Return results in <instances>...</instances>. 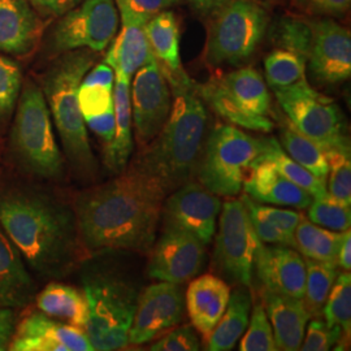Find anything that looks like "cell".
Returning a JSON list of instances; mask_svg holds the SVG:
<instances>
[{
    "label": "cell",
    "instance_id": "836d02e7",
    "mask_svg": "<svg viewBox=\"0 0 351 351\" xmlns=\"http://www.w3.org/2000/svg\"><path fill=\"white\" fill-rule=\"evenodd\" d=\"M313 21L300 16H284L272 29V40L278 49L301 55L307 60L313 46Z\"/></svg>",
    "mask_w": 351,
    "mask_h": 351
},
{
    "label": "cell",
    "instance_id": "6da1fadb",
    "mask_svg": "<svg viewBox=\"0 0 351 351\" xmlns=\"http://www.w3.org/2000/svg\"><path fill=\"white\" fill-rule=\"evenodd\" d=\"M167 193L160 181L132 164L101 185L78 195L80 239L86 252L151 250Z\"/></svg>",
    "mask_w": 351,
    "mask_h": 351
},
{
    "label": "cell",
    "instance_id": "4fadbf2b",
    "mask_svg": "<svg viewBox=\"0 0 351 351\" xmlns=\"http://www.w3.org/2000/svg\"><path fill=\"white\" fill-rule=\"evenodd\" d=\"M130 103L136 139L143 149L160 133L172 107L171 86L156 59L136 72Z\"/></svg>",
    "mask_w": 351,
    "mask_h": 351
},
{
    "label": "cell",
    "instance_id": "f5cc1de1",
    "mask_svg": "<svg viewBox=\"0 0 351 351\" xmlns=\"http://www.w3.org/2000/svg\"><path fill=\"white\" fill-rule=\"evenodd\" d=\"M337 264L343 271H350L351 268V233L350 229L345 230L343 239L339 246Z\"/></svg>",
    "mask_w": 351,
    "mask_h": 351
},
{
    "label": "cell",
    "instance_id": "74e56055",
    "mask_svg": "<svg viewBox=\"0 0 351 351\" xmlns=\"http://www.w3.org/2000/svg\"><path fill=\"white\" fill-rule=\"evenodd\" d=\"M23 88L21 69L12 59L0 55V126L7 125Z\"/></svg>",
    "mask_w": 351,
    "mask_h": 351
},
{
    "label": "cell",
    "instance_id": "7c38bea8",
    "mask_svg": "<svg viewBox=\"0 0 351 351\" xmlns=\"http://www.w3.org/2000/svg\"><path fill=\"white\" fill-rule=\"evenodd\" d=\"M119 11L114 0H82L64 13L53 27L51 46L55 52L88 49L106 50L117 34Z\"/></svg>",
    "mask_w": 351,
    "mask_h": 351
},
{
    "label": "cell",
    "instance_id": "b9f144b4",
    "mask_svg": "<svg viewBox=\"0 0 351 351\" xmlns=\"http://www.w3.org/2000/svg\"><path fill=\"white\" fill-rule=\"evenodd\" d=\"M242 201L246 204L251 217L267 221L294 237V230L301 220L302 213L259 204L258 202L252 201L246 194L242 197Z\"/></svg>",
    "mask_w": 351,
    "mask_h": 351
},
{
    "label": "cell",
    "instance_id": "ac0fdd59",
    "mask_svg": "<svg viewBox=\"0 0 351 351\" xmlns=\"http://www.w3.org/2000/svg\"><path fill=\"white\" fill-rule=\"evenodd\" d=\"M10 350L91 351L94 350L85 329L66 326L43 313L29 314L14 329Z\"/></svg>",
    "mask_w": 351,
    "mask_h": 351
},
{
    "label": "cell",
    "instance_id": "603a6c76",
    "mask_svg": "<svg viewBox=\"0 0 351 351\" xmlns=\"http://www.w3.org/2000/svg\"><path fill=\"white\" fill-rule=\"evenodd\" d=\"M263 300L265 314L274 326L277 350H300L310 320L302 300L269 290H264Z\"/></svg>",
    "mask_w": 351,
    "mask_h": 351
},
{
    "label": "cell",
    "instance_id": "4dcf8cb0",
    "mask_svg": "<svg viewBox=\"0 0 351 351\" xmlns=\"http://www.w3.org/2000/svg\"><path fill=\"white\" fill-rule=\"evenodd\" d=\"M306 264V285L302 302L310 316H320L326 304L329 291L339 276L336 263L304 259Z\"/></svg>",
    "mask_w": 351,
    "mask_h": 351
},
{
    "label": "cell",
    "instance_id": "4316f807",
    "mask_svg": "<svg viewBox=\"0 0 351 351\" xmlns=\"http://www.w3.org/2000/svg\"><path fill=\"white\" fill-rule=\"evenodd\" d=\"M250 311V291L247 287L239 285L230 293L224 314L206 341V350H232L247 328Z\"/></svg>",
    "mask_w": 351,
    "mask_h": 351
},
{
    "label": "cell",
    "instance_id": "cb8c5ba5",
    "mask_svg": "<svg viewBox=\"0 0 351 351\" xmlns=\"http://www.w3.org/2000/svg\"><path fill=\"white\" fill-rule=\"evenodd\" d=\"M121 30L114 38L112 46L107 52L106 64H108L114 73L132 78L142 66L155 59L151 51L149 38L146 34V23L121 14Z\"/></svg>",
    "mask_w": 351,
    "mask_h": 351
},
{
    "label": "cell",
    "instance_id": "277c9868",
    "mask_svg": "<svg viewBox=\"0 0 351 351\" xmlns=\"http://www.w3.org/2000/svg\"><path fill=\"white\" fill-rule=\"evenodd\" d=\"M94 60V55L82 49L64 52L42 80V93L59 132L65 156L75 172L84 178L95 176L97 163L80 110L78 88Z\"/></svg>",
    "mask_w": 351,
    "mask_h": 351
},
{
    "label": "cell",
    "instance_id": "ba28073f",
    "mask_svg": "<svg viewBox=\"0 0 351 351\" xmlns=\"http://www.w3.org/2000/svg\"><path fill=\"white\" fill-rule=\"evenodd\" d=\"M202 99L234 125L268 133L274 129L271 95L261 73L241 68L198 86Z\"/></svg>",
    "mask_w": 351,
    "mask_h": 351
},
{
    "label": "cell",
    "instance_id": "d4e9b609",
    "mask_svg": "<svg viewBox=\"0 0 351 351\" xmlns=\"http://www.w3.org/2000/svg\"><path fill=\"white\" fill-rule=\"evenodd\" d=\"M36 285L23 255L0 230V307H25L34 300Z\"/></svg>",
    "mask_w": 351,
    "mask_h": 351
},
{
    "label": "cell",
    "instance_id": "9a60e30c",
    "mask_svg": "<svg viewBox=\"0 0 351 351\" xmlns=\"http://www.w3.org/2000/svg\"><path fill=\"white\" fill-rule=\"evenodd\" d=\"M185 301L178 284L160 281L138 295L129 330V345H143L178 326L184 317Z\"/></svg>",
    "mask_w": 351,
    "mask_h": 351
},
{
    "label": "cell",
    "instance_id": "bcb514c9",
    "mask_svg": "<svg viewBox=\"0 0 351 351\" xmlns=\"http://www.w3.org/2000/svg\"><path fill=\"white\" fill-rule=\"evenodd\" d=\"M302 10L315 14L343 16L350 10L351 0H294Z\"/></svg>",
    "mask_w": 351,
    "mask_h": 351
},
{
    "label": "cell",
    "instance_id": "3957f363",
    "mask_svg": "<svg viewBox=\"0 0 351 351\" xmlns=\"http://www.w3.org/2000/svg\"><path fill=\"white\" fill-rule=\"evenodd\" d=\"M164 75L173 94L171 112L160 133L133 164L156 177L168 194L195 176L208 117L198 86L185 71Z\"/></svg>",
    "mask_w": 351,
    "mask_h": 351
},
{
    "label": "cell",
    "instance_id": "db71d44e",
    "mask_svg": "<svg viewBox=\"0 0 351 351\" xmlns=\"http://www.w3.org/2000/svg\"><path fill=\"white\" fill-rule=\"evenodd\" d=\"M190 4L202 14L219 12L229 0H189Z\"/></svg>",
    "mask_w": 351,
    "mask_h": 351
},
{
    "label": "cell",
    "instance_id": "5bb4252c",
    "mask_svg": "<svg viewBox=\"0 0 351 351\" xmlns=\"http://www.w3.org/2000/svg\"><path fill=\"white\" fill-rule=\"evenodd\" d=\"M206 245L185 230L165 226L151 247L149 276L172 284H184L197 276L206 262Z\"/></svg>",
    "mask_w": 351,
    "mask_h": 351
},
{
    "label": "cell",
    "instance_id": "d6a6232c",
    "mask_svg": "<svg viewBox=\"0 0 351 351\" xmlns=\"http://www.w3.org/2000/svg\"><path fill=\"white\" fill-rule=\"evenodd\" d=\"M280 145L294 162L301 164L320 180L326 181L329 165L326 152L314 141L302 136L293 126L289 125L281 133Z\"/></svg>",
    "mask_w": 351,
    "mask_h": 351
},
{
    "label": "cell",
    "instance_id": "f907efd6",
    "mask_svg": "<svg viewBox=\"0 0 351 351\" xmlns=\"http://www.w3.org/2000/svg\"><path fill=\"white\" fill-rule=\"evenodd\" d=\"M40 12L49 13L52 16H63L78 5L82 0H27Z\"/></svg>",
    "mask_w": 351,
    "mask_h": 351
},
{
    "label": "cell",
    "instance_id": "f6af8a7d",
    "mask_svg": "<svg viewBox=\"0 0 351 351\" xmlns=\"http://www.w3.org/2000/svg\"><path fill=\"white\" fill-rule=\"evenodd\" d=\"M201 349V342L191 326H181L164 335L150 348L152 351H197Z\"/></svg>",
    "mask_w": 351,
    "mask_h": 351
},
{
    "label": "cell",
    "instance_id": "d590c367",
    "mask_svg": "<svg viewBox=\"0 0 351 351\" xmlns=\"http://www.w3.org/2000/svg\"><path fill=\"white\" fill-rule=\"evenodd\" d=\"M323 315L329 326H339L343 337L350 339L351 332V276L342 272L335 281L326 298Z\"/></svg>",
    "mask_w": 351,
    "mask_h": 351
},
{
    "label": "cell",
    "instance_id": "8fae6325",
    "mask_svg": "<svg viewBox=\"0 0 351 351\" xmlns=\"http://www.w3.org/2000/svg\"><path fill=\"white\" fill-rule=\"evenodd\" d=\"M259 245L261 239L242 198L226 202L215 241L213 263L216 269L228 280L250 288Z\"/></svg>",
    "mask_w": 351,
    "mask_h": 351
},
{
    "label": "cell",
    "instance_id": "83f0119b",
    "mask_svg": "<svg viewBox=\"0 0 351 351\" xmlns=\"http://www.w3.org/2000/svg\"><path fill=\"white\" fill-rule=\"evenodd\" d=\"M40 313L64 320L71 326L85 329L88 323V303L84 291L78 289L52 282L43 289L37 297Z\"/></svg>",
    "mask_w": 351,
    "mask_h": 351
},
{
    "label": "cell",
    "instance_id": "f1b7e54d",
    "mask_svg": "<svg viewBox=\"0 0 351 351\" xmlns=\"http://www.w3.org/2000/svg\"><path fill=\"white\" fill-rule=\"evenodd\" d=\"M146 34L151 51L160 65L164 75L182 72L180 56V25L171 11L155 14L146 23Z\"/></svg>",
    "mask_w": 351,
    "mask_h": 351
},
{
    "label": "cell",
    "instance_id": "7dc6e473",
    "mask_svg": "<svg viewBox=\"0 0 351 351\" xmlns=\"http://www.w3.org/2000/svg\"><path fill=\"white\" fill-rule=\"evenodd\" d=\"M250 219L254 229L256 232V236H258V239H261V242L294 247V237L288 234L287 232H284L280 228L272 226V224L263 221V220L254 219L251 216Z\"/></svg>",
    "mask_w": 351,
    "mask_h": 351
},
{
    "label": "cell",
    "instance_id": "1f68e13d",
    "mask_svg": "<svg viewBox=\"0 0 351 351\" xmlns=\"http://www.w3.org/2000/svg\"><path fill=\"white\" fill-rule=\"evenodd\" d=\"M263 155L275 164L277 171L287 177L289 181L307 191L313 198L317 199L328 194L326 181L313 175L301 164L294 162L285 151L282 150L280 142L275 138H267V145Z\"/></svg>",
    "mask_w": 351,
    "mask_h": 351
},
{
    "label": "cell",
    "instance_id": "f546056e",
    "mask_svg": "<svg viewBox=\"0 0 351 351\" xmlns=\"http://www.w3.org/2000/svg\"><path fill=\"white\" fill-rule=\"evenodd\" d=\"M343 233L345 232L336 233V230L316 226L302 215L294 230V247L304 255V258L337 264Z\"/></svg>",
    "mask_w": 351,
    "mask_h": 351
},
{
    "label": "cell",
    "instance_id": "ffe728a7",
    "mask_svg": "<svg viewBox=\"0 0 351 351\" xmlns=\"http://www.w3.org/2000/svg\"><path fill=\"white\" fill-rule=\"evenodd\" d=\"M43 23L27 0H0V52L27 56L39 45Z\"/></svg>",
    "mask_w": 351,
    "mask_h": 351
},
{
    "label": "cell",
    "instance_id": "ab89813d",
    "mask_svg": "<svg viewBox=\"0 0 351 351\" xmlns=\"http://www.w3.org/2000/svg\"><path fill=\"white\" fill-rule=\"evenodd\" d=\"M247 332L241 341V351H275L276 342L272 326L265 314L263 304H256L252 310Z\"/></svg>",
    "mask_w": 351,
    "mask_h": 351
},
{
    "label": "cell",
    "instance_id": "d6986e66",
    "mask_svg": "<svg viewBox=\"0 0 351 351\" xmlns=\"http://www.w3.org/2000/svg\"><path fill=\"white\" fill-rule=\"evenodd\" d=\"M256 272L265 290L302 300L306 285V264L300 252L289 246H265L261 242Z\"/></svg>",
    "mask_w": 351,
    "mask_h": 351
},
{
    "label": "cell",
    "instance_id": "9c48e42d",
    "mask_svg": "<svg viewBox=\"0 0 351 351\" xmlns=\"http://www.w3.org/2000/svg\"><path fill=\"white\" fill-rule=\"evenodd\" d=\"M269 17L255 0H229L219 11L206 49L211 65H239L261 45Z\"/></svg>",
    "mask_w": 351,
    "mask_h": 351
},
{
    "label": "cell",
    "instance_id": "8d00e7d4",
    "mask_svg": "<svg viewBox=\"0 0 351 351\" xmlns=\"http://www.w3.org/2000/svg\"><path fill=\"white\" fill-rule=\"evenodd\" d=\"M326 160L329 165L328 194L335 199L351 204V162L350 149L326 150Z\"/></svg>",
    "mask_w": 351,
    "mask_h": 351
},
{
    "label": "cell",
    "instance_id": "60d3db41",
    "mask_svg": "<svg viewBox=\"0 0 351 351\" xmlns=\"http://www.w3.org/2000/svg\"><path fill=\"white\" fill-rule=\"evenodd\" d=\"M78 103L85 121L98 117L113 108V86L81 82Z\"/></svg>",
    "mask_w": 351,
    "mask_h": 351
},
{
    "label": "cell",
    "instance_id": "484cf974",
    "mask_svg": "<svg viewBox=\"0 0 351 351\" xmlns=\"http://www.w3.org/2000/svg\"><path fill=\"white\" fill-rule=\"evenodd\" d=\"M114 107V134L108 145H106V164L113 173H120L129 163L133 150L132 138V103H130V80L116 73L113 90Z\"/></svg>",
    "mask_w": 351,
    "mask_h": 351
},
{
    "label": "cell",
    "instance_id": "e575fe53",
    "mask_svg": "<svg viewBox=\"0 0 351 351\" xmlns=\"http://www.w3.org/2000/svg\"><path fill=\"white\" fill-rule=\"evenodd\" d=\"M306 59L290 51L276 49L264 62L265 77L272 88H287L306 78Z\"/></svg>",
    "mask_w": 351,
    "mask_h": 351
},
{
    "label": "cell",
    "instance_id": "e0dca14e",
    "mask_svg": "<svg viewBox=\"0 0 351 351\" xmlns=\"http://www.w3.org/2000/svg\"><path fill=\"white\" fill-rule=\"evenodd\" d=\"M314 37L308 53L310 72L320 85H337L351 75V36L349 29L324 19L313 21Z\"/></svg>",
    "mask_w": 351,
    "mask_h": 351
},
{
    "label": "cell",
    "instance_id": "681fc988",
    "mask_svg": "<svg viewBox=\"0 0 351 351\" xmlns=\"http://www.w3.org/2000/svg\"><path fill=\"white\" fill-rule=\"evenodd\" d=\"M16 316L12 308L0 307V351L10 348L16 329Z\"/></svg>",
    "mask_w": 351,
    "mask_h": 351
},
{
    "label": "cell",
    "instance_id": "7bdbcfd3",
    "mask_svg": "<svg viewBox=\"0 0 351 351\" xmlns=\"http://www.w3.org/2000/svg\"><path fill=\"white\" fill-rule=\"evenodd\" d=\"M345 339L339 326H329L326 322L315 319L307 329L304 342H302L303 351H326L336 346L341 339Z\"/></svg>",
    "mask_w": 351,
    "mask_h": 351
},
{
    "label": "cell",
    "instance_id": "8992f818",
    "mask_svg": "<svg viewBox=\"0 0 351 351\" xmlns=\"http://www.w3.org/2000/svg\"><path fill=\"white\" fill-rule=\"evenodd\" d=\"M267 139L254 138L233 125H216L203 145L195 175L219 197H234L251 167L262 156Z\"/></svg>",
    "mask_w": 351,
    "mask_h": 351
},
{
    "label": "cell",
    "instance_id": "816d5d0a",
    "mask_svg": "<svg viewBox=\"0 0 351 351\" xmlns=\"http://www.w3.org/2000/svg\"><path fill=\"white\" fill-rule=\"evenodd\" d=\"M113 81H114L113 69L108 64L106 63L97 65L82 80V82H86V84H101V85H108V86H113Z\"/></svg>",
    "mask_w": 351,
    "mask_h": 351
},
{
    "label": "cell",
    "instance_id": "44dd1931",
    "mask_svg": "<svg viewBox=\"0 0 351 351\" xmlns=\"http://www.w3.org/2000/svg\"><path fill=\"white\" fill-rule=\"evenodd\" d=\"M245 193L252 201L304 210L313 197L281 175L269 159L262 154L243 181Z\"/></svg>",
    "mask_w": 351,
    "mask_h": 351
},
{
    "label": "cell",
    "instance_id": "52a82bcc",
    "mask_svg": "<svg viewBox=\"0 0 351 351\" xmlns=\"http://www.w3.org/2000/svg\"><path fill=\"white\" fill-rule=\"evenodd\" d=\"M88 303L85 332L94 350L111 351L129 345V330L137 308L138 291L117 277L90 276L84 281Z\"/></svg>",
    "mask_w": 351,
    "mask_h": 351
},
{
    "label": "cell",
    "instance_id": "2e32d148",
    "mask_svg": "<svg viewBox=\"0 0 351 351\" xmlns=\"http://www.w3.org/2000/svg\"><path fill=\"white\" fill-rule=\"evenodd\" d=\"M163 211L165 226L185 230L208 245L215 234L221 201L199 182L189 181L172 191Z\"/></svg>",
    "mask_w": 351,
    "mask_h": 351
},
{
    "label": "cell",
    "instance_id": "7a4b0ae2",
    "mask_svg": "<svg viewBox=\"0 0 351 351\" xmlns=\"http://www.w3.org/2000/svg\"><path fill=\"white\" fill-rule=\"evenodd\" d=\"M0 226L40 276H65L86 254L75 210L38 189H0Z\"/></svg>",
    "mask_w": 351,
    "mask_h": 351
},
{
    "label": "cell",
    "instance_id": "5b68a950",
    "mask_svg": "<svg viewBox=\"0 0 351 351\" xmlns=\"http://www.w3.org/2000/svg\"><path fill=\"white\" fill-rule=\"evenodd\" d=\"M14 111L10 139L13 160L27 175L43 180L60 178L64 158L55 139L42 88L26 81Z\"/></svg>",
    "mask_w": 351,
    "mask_h": 351
},
{
    "label": "cell",
    "instance_id": "30bf717a",
    "mask_svg": "<svg viewBox=\"0 0 351 351\" xmlns=\"http://www.w3.org/2000/svg\"><path fill=\"white\" fill-rule=\"evenodd\" d=\"M290 126L323 150L350 149L345 119L339 106L317 93L306 78L287 88H274Z\"/></svg>",
    "mask_w": 351,
    "mask_h": 351
},
{
    "label": "cell",
    "instance_id": "7402d4cb",
    "mask_svg": "<svg viewBox=\"0 0 351 351\" xmlns=\"http://www.w3.org/2000/svg\"><path fill=\"white\" fill-rule=\"evenodd\" d=\"M229 297V285L213 275H203L190 282L186 291L189 317L204 341L224 314Z\"/></svg>",
    "mask_w": 351,
    "mask_h": 351
},
{
    "label": "cell",
    "instance_id": "f35d334b",
    "mask_svg": "<svg viewBox=\"0 0 351 351\" xmlns=\"http://www.w3.org/2000/svg\"><path fill=\"white\" fill-rule=\"evenodd\" d=\"M307 208L308 220L316 226L337 232L350 229V206L341 203L329 194L311 202Z\"/></svg>",
    "mask_w": 351,
    "mask_h": 351
},
{
    "label": "cell",
    "instance_id": "ee69618b",
    "mask_svg": "<svg viewBox=\"0 0 351 351\" xmlns=\"http://www.w3.org/2000/svg\"><path fill=\"white\" fill-rule=\"evenodd\" d=\"M120 14H128L147 23L155 14L181 3V0H114Z\"/></svg>",
    "mask_w": 351,
    "mask_h": 351
},
{
    "label": "cell",
    "instance_id": "c3c4849f",
    "mask_svg": "<svg viewBox=\"0 0 351 351\" xmlns=\"http://www.w3.org/2000/svg\"><path fill=\"white\" fill-rule=\"evenodd\" d=\"M85 124H88V128L106 145H108L112 141L113 134H114V107L111 108L110 111L98 116V117L86 120Z\"/></svg>",
    "mask_w": 351,
    "mask_h": 351
}]
</instances>
